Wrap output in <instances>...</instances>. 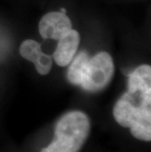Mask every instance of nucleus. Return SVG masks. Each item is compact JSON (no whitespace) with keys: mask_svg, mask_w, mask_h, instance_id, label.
<instances>
[{"mask_svg":"<svg viewBox=\"0 0 151 152\" xmlns=\"http://www.w3.org/2000/svg\"><path fill=\"white\" fill-rule=\"evenodd\" d=\"M115 67L111 55L98 52L91 58L85 50L75 55L69 64L67 79L74 86L88 92H98L110 83Z\"/></svg>","mask_w":151,"mask_h":152,"instance_id":"nucleus-2","label":"nucleus"},{"mask_svg":"<svg viewBox=\"0 0 151 152\" xmlns=\"http://www.w3.org/2000/svg\"><path fill=\"white\" fill-rule=\"evenodd\" d=\"M61 13H63V14H66V9L65 8H60V11Z\"/></svg>","mask_w":151,"mask_h":152,"instance_id":"nucleus-7","label":"nucleus"},{"mask_svg":"<svg viewBox=\"0 0 151 152\" xmlns=\"http://www.w3.org/2000/svg\"><path fill=\"white\" fill-rule=\"evenodd\" d=\"M72 30V23L67 14L49 12L40 19L38 31L44 39L59 40L64 34Z\"/></svg>","mask_w":151,"mask_h":152,"instance_id":"nucleus-4","label":"nucleus"},{"mask_svg":"<svg viewBox=\"0 0 151 152\" xmlns=\"http://www.w3.org/2000/svg\"><path fill=\"white\" fill-rule=\"evenodd\" d=\"M90 132L89 118L82 111H70L56 123L54 138L40 152H79Z\"/></svg>","mask_w":151,"mask_h":152,"instance_id":"nucleus-3","label":"nucleus"},{"mask_svg":"<svg viewBox=\"0 0 151 152\" xmlns=\"http://www.w3.org/2000/svg\"><path fill=\"white\" fill-rule=\"evenodd\" d=\"M20 54L26 60L33 62L39 75L45 76L52 69V56L42 52L41 45L34 39H26L20 46Z\"/></svg>","mask_w":151,"mask_h":152,"instance_id":"nucleus-5","label":"nucleus"},{"mask_svg":"<svg viewBox=\"0 0 151 152\" xmlns=\"http://www.w3.org/2000/svg\"><path fill=\"white\" fill-rule=\"evenodd\" d=\"M114 119L139 140H151V67L140 65L130 74L128 90L116 102Z\"/></svg>","mask_w":151,"mask_h":152,"instance_id":"nucleus-1","label":"nucleus"},{"mask_svg":"<svg viewBox=\"0 0 151 152\" xmlns=\"http://www.w3.org/2000/svg\"><path fill=\"white\" fill-rule=\"evenodd\" d=\"M80 41V34L73 28L60 38L56 50L53 53V59L57 65L60 67L69 65L77 53Z\"/></svg>","mask_w":151,"mask_h":152,"instance_id":"nucleus-6","label":"nucleus"}]
</instances>
